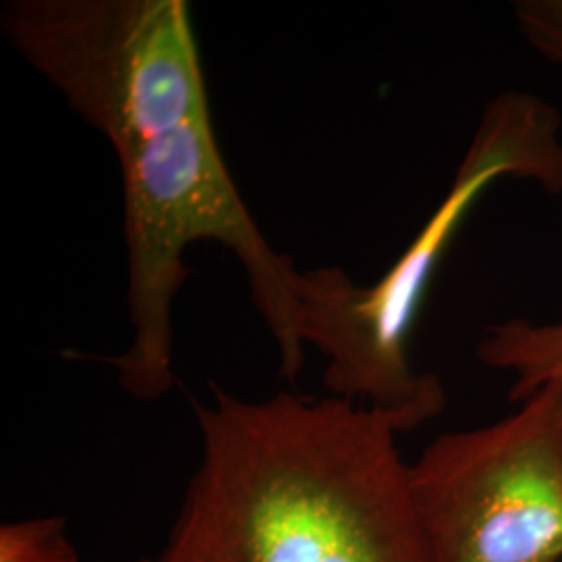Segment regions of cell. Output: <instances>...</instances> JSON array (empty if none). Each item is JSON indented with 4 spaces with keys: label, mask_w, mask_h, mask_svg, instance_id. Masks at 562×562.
<instances>
[{
    "label": "cell",
    "mask_w": 562,
    "mask_h": 562,
    "mask_svg": "<svg viewBox=\"0 0 562 562\" xmlns=\"http://www.w3.org/2000/svg\"><path fill=\"white\" fill-rule=\"evenodd\" d=\"M194 401L202 461L159 562H431L401 425L280 392Z\"/></svg>",
    "instance_id": "1"
},
{
    "label": "cell",
    "mask_w": 562,
    "mask_h": 562,
    "mask_svg": "<svg viewBox=\"0 0 562 562\" xmlns=\"http://www.w3.org/2000/svg\"><path fill=\"white\" fill-rule=\"evenodd\" d=\"M501 180L562 194L561 111L533 92L504 90L487 102L443 201L380 280L362 285L340 267L301 271L302 341L327 359L329 396L382 411L402 434L442 415V380L411 361L413 329L462 223Z\"/></svg>",
    "instance_id": "2"
},
{
    "label": "cell",
    "mask_w": 562,
    "mask_h": 562,
    "mask_svg": "<svg viewBox=\"0 0 562 562\" xmlns=\"http://www.w3.org/2000/svg\"><path fill=\"white\" fill-rule=\"evenodd\" d=\"M115 153L134 340L123 355L104 361L117 369L121 387L146 402L173 387L171 311L188 278L183 255L196 241H220L240 261L252 302L278 346L280 375L296 382L304 367L301 271L269 244L241 201L213 120L181 123Z\"/></svg>",
    "instance_id": "3"
},
{
    "label": "cell",
    "mask_w": 562,
    "mask_h": 562,
    "mask_svg": "<svg viewBox=\"0 0 562 562\" xmlns=\"http://www.w3.org/2000/svg\"><path fill=\"white\" fill-rule=\"evenodd\" d=\"M0 23L115 150L211 117L186 0H11Z\"/></svg>",
    "instance_id": "4"
},
{
    "label": "cell",
    "mask_w": 562,
    "mask_h": 562,
    "mask_svg": "<svg viewBox=\"0 0 562 562\" xmlns=\"http://www.w3.org/2000/svg\"><path fill=\"white\" fill-rule=\"evenodd\" d=\"M519 404L443 434L411 464L431 562H562V385Z\"/></svg>",
    "instance_id": "5"
},
{
    "label": "cell",
    "mask_w": 562,
    "mask_h": 562,
    "mask_svg": "<svg viewBox=\"0 0 562 562\" xmlns=\"http://www.w3.org/2000/svg\"><path fill=\"white\" fill-rule=\"evenodd\" d=\"M475 355L485 367L515 375L508 398L519 404L546 383L562 385V322L508 319L487 325Z\"/></svg>",
    "instance_id": "6"
},
{
    "label": "cell",
    "mask_w": 562,
    "mask_h": 562,
    "mask_svg": "<svg viewBox=\"0 0 562 562\" xmlns=\"http://www.w3.org/2000/svg\"><path fill=\"white\" fill-rule=\"evenodd\" d=\"M0 562H80L63 517L0 525Z\"/></svg>",
    "instance_id": "7"
},
{
    "label": "cell",
    "mask_w": 562,
    "mask_h": 562,
    "mask_svg": "<svg viewBox=\"0 0 562 562\" xmlns=\"http://www.w3.org/2000/svg\"><path fill=\"white\" fill-rule=\"evenodd\" d=\"M513 15L525 42L562 67V0H517Z\"/></svg>",
    "instance_id": "8"
},
{
    "label": "cell",
    "mask_w": 562,
    "mask_h": 562,
    "mask_svg": "<svg viewBox=\"0 0 562 562\" xmlns=\"http://www.w3.org/2000/svg\"><path fill=\"white\" fill-rule=\"evenodd\" d=\"M136 562H159V561H157V559H140V561H136Z\"/></svg>",
    "instance_id": "9"
}]
</instances>
